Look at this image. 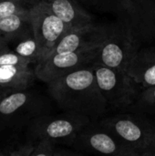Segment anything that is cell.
I'll return each mask as SVG.
<instances>
[{
	"label": "cell",
	"instance_id": "8fae6325",
	"mask_svg": "<svg viewBox=\"0 0 155 156\" xmlns=\"http://www.w3.org/2000/svg\"><path fill=\"white\" fill-rule=\"evenodd\" d=\"M126 72L143 89L155 86V45L139 49Z\"/></svg>",
	"mask_w": 155,
	"mask_h": 156
},
{
	"label": "cell",
	"instance_id": "8992f818",
	"mask_svg": "<svg viewBox=\"0 0 155 156\" xmlns=\"http://www.w3.org/2000/svg\"><path fill=\"white\" fill-rule=\"evenodd\" d=\"M139 47L140 43L122 24L110 27L107 37L99 48L95 64L127 71Z\"/></svg>",
	"mask_w": 155,
	"mask_h": 156
},
{
	"label": "cell",
	"instance_id": "277c9868",
	"mask_svg": "<svg viewBox=\"0 0 155 156\" xmlns=\"http://www.w3.org/2000/svg\"><path fill=\"white\" fill-rule=\"evenodd\" d=\"M99 89L108 108L127 109L135 104L142 90L140 85L126 72L102 65H93Z\"/></svg>",
	"mask_w": 155,
	"mask_h": 156
},
{
	"label": "cell",
	"instance_id": "7c38bea8",
	"mask_svg": "<svg viewBox=\"0 0 155 156\" xmlns=\"http://www.w3.org/2000/svg\"><path fill=\"white\" fill-rule=\"evenodd\" d=\"M35 98L32 93L24 90L12 91L6 94L0 101V122L10 123L18 120L22 112L34 113Z\"/></svg>",
	"mask_w": 155,
	"mask_h": 156
},
{
	"label": "cell",
	"instance_id": "9a60e30c",
	"mask_svg": "<svg viewBox=\"0 0 155 156\" xmlns=\"http://www.w3.org/2000/svg\"><path fill=\"white\" fill-rule=\"evenodd\" d=\"M28 29L32 30L30 9L25 13L0 18V34L5 40L22 37Z\"/></svg>",
	"mask_w": 155,
	"mask_h": 156
},
{
	"label": "cell",
	"instance_id": "484cf974",
	"mask_svg": "<svg viewBox=\"0 0 155 156\" xmlns=\"http://www.w3.org/2000/svg\"><path fill=\"white\" fill-rule=\"evenodd\" d=\"M6 94H8V92L5 91H5H0V101H1V100H2Z\"/></svg>",
	"mask_w": 155,
	"mask_h": 156
},
{
	"label": "cell",
	"instance_id": "e0dca14e",
	"mask_svg": "<svg viewBox=\"0 0 155 156\" xmlns=\"http://www.w3.org/2000/svg\"><path fill=\"white\" fill-rule=\"evenodd\" d=\"M133 106L139 112L155 114V86L143 89Z\"/></svg>",
	"mask_w": 155,
	"mask_h": 156
},
{
	"label": "cell",
	"instance_id": "52a82bcc",
	"mask_svg": "<svg viewBox=\"0 0 155 156\" xmlns=\"http://www.w3.org/2000/svg\"><path fill=\"white\" fill-rule=\"evenodd\" d=\"M100 47V46L77 51L52 54L37 63L34 70L35 75L38 80L48 84L71 72L91 67L96 62Z\"/></svg>",
	"mask_w": 155,
	"mask_h": 156
},
{
	"label": "cell",
	"instance_id": "3957f363",
	"mask_svg": "<svg viewBox=\"0 0 155 156\" xmlns=\"http://www.w3.org/2000/svg\"><path fill=\"white\" fill-rule=\"evenodd\" d=\"M93 122L87 116L69 112L57 115L42 114L30 121L28 134L36 142L48 140L56 144H73L79 134Z\"/></svg>",
	"mask_w": 155,
	"mask_h": 156
},
{
	"label": "cell",
	"instance_id": "9c48e42d",
	"mask_svg": "<svg viewBox=\"0 0 155 156\" xmlns=\"http://www.w3.org/2000/svg\"><path fill=\"white\" fill-rule=\"evenodd\" d=\"M122 25L139 42L155 37V0H119Z\"/></svg>",
	"mask_w": 155,
	"mask_h": 156
},
{
	"label": "cell",
	"instance_id": "ba28073f",
	"mask_svg": "<svg viewBox=\"0 0 155 156\" xmlns=\"http://www.w3.org/2000/svg\"><path fill=\"white\" fill-rule=\"evenodd\" d=\"M73 144L100 156H140L112 133L94 122L79 134Z\"/></svg>",
	"mask_w": 155,
	"mask_h": 156
},
{
	"label": "cell",
	"instance_id": "7402d4cb",
	"mask_svg": "<svg viewBox=\"0 0 155 156\" xmlns=\"http://www.w3.org/2000/svg\"><path fill=\"white\" fill-rule=\"evenodd\" d=\"M55 156H79L78 153H74L73 151H69L67 149H58L56 151Z\"/></svg>",
	"mask_w": 155,
	"mask_h": 156
},
{
	"label": "cell",
	"instance_id": "5bb4252c",
	"mask_svg": "<svg viewBox=\"0 0 155 156\" xmlns=\"http://www.w3.org/2000/svg\"><path fill=\"white\" fill-rule=\"evenodd\" d=\"M35 71L29 67H0V90H24L33 82Z\"/></svg>",
	"mask_w": 155,
	"mask_h": 156
},
{
	"label": "cell",
	"instance_id": "2e32d148",
	"mask_svg": "<svg viewBox=\"0 0 155 156\" xmlns=\"http://www.w3.org/2000/svg\"><path fill=\"white\" fill-rule=\"evenodd\" d=\"M15 52L19 56L31 60L32 62H38L40 59L39 46L34 37H27L20 41L15 49Z\"/></svg>",
	"mask_w": 155,
	"mask_h": 156
},
{
	"label": "cell",
	"instance_id": "d4e9b609",
	"mask_svg": "<svg viewBox=\"0 0 155 156\" xmlns=\"http://www.w3.org/2000/svg\"><path fill=\"white\" fill-rule=\"evenodd\" d=\"M20 1H23V2H25V3H26V4H29V3H34V4H36V3L39 2L40 0H20Z\"/></svg>",
	"mask_w": 155,
	"mask_h": 156
},
{
	"label": "cell",
	"instance_id": "4316f807",
	"mask_svg": "<svg viewBox=\"0 0 155 156\" xmlns=\"http://www.w3.org/2000/svg\"><path fill=\"white\" fill-rule=\"evenodd\" d=\"M0 156H9V154H7L5 152H3V151H1V152H0Z\"/></svg>",
	"mask_w": 155,
	"mask_h": 156
},
{
	"label": "cell",
	"instance_id": "30bf717a",
	"mask_svg": "<svg viewBox=\"0 0 155 156\" xmlns=\"http://www.w3.org/2000/svg\"><path fill=\"white\" fill-rule=\"evenodd\" d=\"M108 32L109 28L94 24L73 28L64 35L53 48L50 55L99 47L107 37Z\"/></svg>",
	"mask_w": 155,
	"mask_h": 156
},
{
	"label": "cell",
	"instance_id": "cb8c5ba5",
	"mask_svg": "<svg viewBox=\"0 0 155 156\" xmlns=\"http://www.w3.org/2000/svg\"><path fill=\"white\" fill-rule=\"evenodd\" d=\"M140 156H155V149L153 150V151H151V152L145 153V154H142V155Z\"/></svg>",
	"mask_w": 155,
	"mask_h": 156
},
{
	"label": "cell",
	"instance_id": "ac0fdd59",
	"mask_svg": "<svg viewBox=\"0 0 155 156\" xmlns=\"http://www.w3.org/2000/svg\"><path fill=\"white\" fill-rule=\"evenodd\" d=\"M20 0H0V18L27 12L30 7Z\"/></svg>",
	"mask_w": 155,
	"mask_h": 156
},
{
	"label": "cell",
	"instance_id": "5b68a950",
	"mask_svg": "<svg viewBox=\"0 0 155 156\" xmlns=\"http://www.w3.org/2000/svg\"><path fill=\"white\" fill-rule=\"evenodd\" d=\"M30 18L32 34L40 49L39 61H42L50 55L64 35L73 28L51 11L46 0H40L30 7Z\"/></svg>",
	"mask_w": 155,
	"mask_h": 156
},
{
	"label": "cell",
	"instance_id": "d6986e66",
	"mask_svg": "<svg viewBox=\"0 0 155 156\" xmlns=\"http://www.w3.org/2000/svg\"><path fill=\"white\" fill-rule=\"evenodd\" d=\"M31 63H33L31 60L19 56L16 52H9L6 49L0 52V67H29Z\"/></svg>",
	"mask_w": 155,
	"mask_h": 156
},
{
	"label": "cell",
	"instance_id": "603a6c76",
	"mask_svg": "<svg viewBox=\"0 0 155 156\" xmlns=\"http://www.w3.org/2000/svg\"><path fill=\"white\" fill-rule=\"evenodd\" d=\"M5 38L3 37V36L0 34V52L5 50Z\"/></svg>",
	"mask_w": 155,
	"mask_h": 156
},
{
	"label": "cell",
	"instance_id": "6da1fadb",
	"mask_svg": "<svg viewBox=\"0 0 155 156\" xmlns=\"http://www.w3.org/2000/svg\"><path fill=\"white\" fill-rule=\"evenodd\" d=\"M48 92L64 112L101 119L109 108L94 73L93 66L60 77L48 84Z\"/></svg>",
	"mask_w": 155,
	"mask_h": 156
},
{
	"label": "cell",
	"instance_id": "ffe728a7",
	"mask_svg": "<svg viewBox=\"0 0 155 156\" xmlns=\"http://www.w3.org/2000/svg\"><path fill=\"white\" fill-rule=\"evenodd\" d=\"M56 144L48 140H39L34 144L31 156H55Z\"/></svg>",
	"mask_w": 155,
	"mask_h": 156
},
{
	"label": "cell",
	"instance_id": "44dd1931",
	"mask_svg": "<svg viewBox=\"0 0 155 156\" xmlns=\"http://www.w3.org/2000/svg\"><path fill=\"white\" fill-rule=\"evenodd\" d=\"M33 148H34V144H26L14 151H11L9 153V156H31Z\"/></svg>",
	"mask_w": 155,
	"mask_h": 156
},
{
	"label": "cell",
	"instance_id": "7a4b0ae2",
	"mask_svg": "<svg viewBox=\"0 0 155 156\" xmlns=\"http://www.w3.org/2000/svg\"><path fill=\"white\" fill-rule=\"evenodd\" d=\"M98 123L140 155L155 149V122L143 114H116L101 118Z\"/></svg>",
	"mask_w": 155,
	"mask_h": 156
},
{
	"label": "cell",
	"instance_id": "4fadbf2b",
	"mask_svg": "<svg viewBox=\"0 0 155 156\" xmlns=\"http://www.w3.org/2000/svg\"><path fill=\"white\" fill-rule=\"evenodd\" d=\"M51 11L71 28L93 24L92 16L76 0H46Z\"/></svg>",
	"mask_w": 155,
	"mask_h": 156
}]
</instances>
